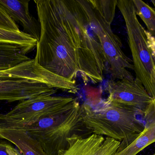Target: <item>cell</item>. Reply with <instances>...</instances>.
<instances>
[{"instance_id":"6","label":"cell","mask_w":155,"mask_h":155,"mask_svg":"<svg viewBox=\"0 0 155 155\" xmlns=\"http://www.w3.org/2000/svg\"><path fill=\"white\" fill-rule=\"evenodd\" d=\"M78 90L76 81L64 78L52 81L30 79L0 81V101L21 102L41 95H53L58 90L75 94Z\"/></svg>"},{"instance_id":"15","label":"cell","mask_w":155,"mask_h":155,"mask_svg":"<svg viewBox=\"0 0 155 155\" xmlns=\"http://www.w3.org/2000/svg\"><path fill=\"white\" fill-rule=\"evenodd\" d=\"M37 40L22 31H11L0 28V42L16 44L32 51L36 48Z\"/></svg>"},{"instance_id":"13","label":"cell","mask_w":155,"mask_h":155,"mask_svg":"<svg viewBox=\"0 0 155 155\" xmlns=\"http://www.w3.org/2000/svg\"><path fill=\"white\" fill-rule=\"evenodd\" d=\"M31 52L22 45L0 42V71L15 67L31 60L26 54Z\"/></svg>"},{"instance_id":"19","label":"cell","mask_w":155,"mask_h":155,"mask_svg":"<svg viewBox=\"0 0 155 155\" xmlns=\"http://www.w3.org/2000/svg\"><path fill=\"white\" fill-rule=\"evenodd\" d=\"M0 155H22L7 141L0 138Z\"/></svg>"},{"instance_id":"7","label":"cell","mask_w":155,"mask_h":155,"mask_svg":"<svg viewBox=\"0 0 155 155\" xmlns=\"http://www.w3.org/2000/svg\"><path fill=\"white\" fill-rule=\"evenodd\" d=\"M76 99L73 97L41 95L20 102L5 115L22 124H29L43 117L64 111Z\"/></svg>"},{"instance_id":"9","label":"cell","mask_w":155,"mask_h":155,"mask_svg":"<svg viewBox=\"0 0 155 155\" xmlns=\"http://www.w3.org/2000/svg\"><path fill=\"white\" fill-rule=\"evenodd\" d=\"M67 140V148L58 155H112L117 152L121 143L114 138L95 134L74 135Z\"/></svg>"},{"instance_id":"8","label":"cell","mask_w":155,"mask_h":155,"mask_svg":"<svg viewBox=\"0 0 155 155\" xmlns=\"http://www.w3.org/2000/svg\"><path fill=\"white\" fill-rule=\"evenodd\" d=\"M106 89L108 101L136 108L143 113L154 99L137 78L110 80L107 83Z\"/></svg>"},{"instance_id":"18","label":"cell","mask_w":155,"mask_h":155,"mask_svg":"<svg viewBox=\"0 0 155 155\" xmlns=\"http://www.w3.org/2000/svg\"><path fill=\"white\" fill-rule=\"evenodd\" d=\"M0 28L11 31H20L15 22L0 5Z\"/></svg>"},{"instance_id":"4","label":"cell","mask_w":155,"mask_h":155,"mask_svg":"<svg viewBox=\"0 0 155 155\" xmlns=\"http://www.w3.org/2000/svg\"><path fill=\"white\" fill-rule=\"evenodd\" d=\"M117 6L125 23L136 78L155 99V61L148 46L146 30L137 18L133 0L117 1Z\"/></svg>"},{"instance_id":"2","label":"cell","mask_w":155,"mask_h":155,"mask_svg":"<svg viewBox=\"0 0 155 155\" xmlns=\"http://www.w3.org/2000/svg\"><path fill=\"white\" fill-rule=\"evenodd\" d=\"M138 111L107 99L96 105L85 103L80 105L81 117L86 127L93 134L120 141L117 150L126 147L143 131V124L136 116Z\"/></svg>"},{"instance_id":"1","label":"cell","mask_w":155,"mask_h":155,"mask_svg":"<svg viewBox=\"0 0 155 155\" xmlns=\"http://www.w3.org/2000/svg\"><path fill=\"white\" fill-rule=\"evenodd\" d=\"M40 39L36 62L69 81L103 80L106 61L90 15L89 0H37Z\"/></svg>"},{"instance_id":"14","label":"cell","mask_w":155,"mask_h":155,"mask_svg":"<svg viewBox=\"0 0 155 155\" xmlns=\"http://www.w3.org/2000/svg\"><path fill=\"white\" fill-rule=\"evenodd\" d=\"M155 143V120L146 126L143 133L131 143L117 150L112 155H136L153 143Z\"/></svg>"},{"instance_id":"10","label":"cell","mask_w":155,"mask_h":155,"mask_svg":"<svg viewBox=\"0 0 155 155\" xmlns=\"http://www.w3.org/2000/svg\"><path fill=\"white\" fill-rule=\"evenodd\" d=\"M0 138L13 144L22 155H48L38 141L5 114L0 113Z\"/></svg>"},{"instance_id":"21","label":"cell","mask_w":155,"mask_h":155,"mask_svg":"<svg viewBox=\"0 0 155 155\" xmlns=\"http://www.w3.org/2000/svg\"><path fill=\"white\" fill-rule=\"evenodd\" d=\"M151 2L153 5L154 7V9L155 10V0H153V1H151Z\"/></svg>"},{"instance_id":"12","label":"cell","mask_w":155,"mask_h":155,"mask_svg":"<svg viewBox=\"0 0 155 155\" xmlns=\"http://www.w3.org/2000/svg\"><path fill=\"white\" fill-rule=\"evenodd\" d=\"M62 78L41 66L35 59H31L10 69L0 71V81L24 79L52 81Z\"/></svg>"},{"instance_id":"16","label":"cell","mask_w":155,"mask_h":155,"mask_svg":"<svg viewBox=\"0 0 155 155\" xmlns=\"http://www.w3.org/2000/svg\"><path fill=\"white\" fill-rule=\"evenodd\" d=\"M137 15L143 22L147 32L155 38V10L142 0H133Z\"/></svg>"},{"instance_id":"5","label":"cell","mask_w":155,"mask_h":155,"mask_svg":"<svg viewBox=\"0 0 155 155\" xmlns=\"http://www.w3.org/2000/svg\"><path fill=\"white\" fill-rule=\"evenodd\" d=\"M90 3L91 19L105 59V70L107 68L110 74L111 80H134V78L128 70L134 71L133 61L122 50L121 40L112 31L111 24Z\"/></svg>"},{"instance_id":"11","label":"cell","mask_w":155,"mask_h":155,"mask_svg":"<svg viewBox=\"0 0 155 155\" xmlns=\"http://www.w3.org/2000/svg\"><path fill=\"white\" fill-rule=\"evenodd\" d=\"M29 0H0V5L15 22L22 26L24 32L39 41L41 27L39 22L30 13Z\"/></svg>"},{"instance_id":"22","label":"cell","mask_w":155,"mask_h":155,"mask_svg":"<svg viewBox=\"0 0 155 155\" xmlns=\"http://www.w3.org/2000/svg\"><path fill=\"white\" fill-rule=\"evenodd\" d=\"M152 155H155V153H154V154H153Z\"/></svg>"},{"instance_id":"3","label":"cell","mask_w":155,"mask_h":155,"mask_svg":"<svg viewBox=\"0 0 155 155\" xmlns=\"http://www.w3.org/2000/svg\"><path fill=\"white\" fill-rule=\"evenodd\" d=\"M13 120L38 141L48 155H58L65 150L68 145L67 139L74 135L93 134L83 123L77 99L64 111L29 124Z\"/></svg>"},{"instance_id":"20","label":"cell","mask_w":155,"mask_h":155,"mask_svg":"<svg viewBox=\"0 0 155 155\" xmlns=\"http://www.w3.org/2000/svg\"><path fill=\"white\" fill-rule=\"evenodd\" d=\"M146 34L147 37L148 46L152 52V55L155 61V38L152 36L147 30L146 31Z\"/></svg>"},{"instance_id":"17","label":"cell","mask_w":155,"mask_h":155,"mask_svg":"<svg viewBox=\"0 0 155 155\" xmlns=\"http://www.w3.org/2000/svg\"><path fill=\"white\" fill-rule=\"evenodd\" d=\"M93 7L96 9L104 19L111 24L114 18L117 1V0H89Z\"/></svg>"}]
</instances>
